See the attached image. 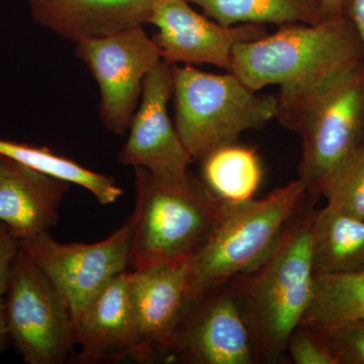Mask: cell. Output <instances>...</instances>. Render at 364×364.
<instances>
[{"instance_id":"obj_1","label":"cell","mask_w":364,"mask_h":364,"mask_svg":"<svg viewBox=\"0 0 364 364\" xmlns=\"http://www.w3.org/2000/svg\"><path fill=\"white\" fill-rule=\"evenodd\" d=\"M277 119L303 142L299 179L323 196L328 184L364 146V60L282 88Z\"/></svg>"},{"instance_id":"obj_2","label":"cell","mask_w":364,"mask_h":364,"mask_svg":"<svg viewBox=\"0 0 364 364\" xmlns=\"http://www.w3.org/2000/svg\"><path fill=\"white\" fill-rule=\"evenodd\" d=\"M314 210L306 200L267 257L229 282L250 333L256 363H282L289 336L312 301Z\"/></svg>"},{"instance_id":"obj_3","label":"cell","mask_w":364,"mask_h":364,"mask_svg":"<svg viewBox=\"0 0 364 364\" xmlns=\"http://www.w3.org/2000/svg\"><path fill=\"white\" fill-rule=\"evenodd\" d=\"M306 196L305 184L296 179L259 200L223 202L210 236L189 260L183 314L208 294L259 264L303 207Z\"/></svg>"},{"instance_id":"obj_4","label":"cell","mask_w":364,"mask_h":364,"mask_svg":"<svg viewBox=\"0 0 364 364\" xmlns=\"http://www.w3.org/2000/svg\"><path fill=\"white\" fill-rule=\"evenodd\" d=\"M135 229L129 270L189 261L210 236L223 203L188 173L177 179L134 167Z\"/></svg>"},{"instance_id":"obj_5","label":"cell","mask_w":364,"mask_h":364,"mask_svg":"<svg viewBox=\"0 0 364 364\" xmlns=\"http://www.w3.org/2000/svg\"><path fill=\"white\" fill-rule=\"evenodd\" d=\"M364 60V49L348 16L317 25L280 26L272 35L241 43L232 55L231 73L250 90L293 87Z\"/></svg>"},{"instance_id":"obj_6","label":"cell","mask_w":364,"mask_h":364,"mask_svg":"<svg viewBox=\"0 0 364 364\" xmlns=\"http://www.w3.org/2000/svg\"><path fill=\"white\" fill-rule=\"evenodd\" d=\"M176 129L193 160L235 143L277 117L279 100L259 95L233 73L172 65Z\"/></svg>"},{"instance_id":"obj_7","label":"cell","mask_w":364,"mask_h":364,"mask_svg":"<svg viewBox=\"0 0 364 364\" xmlns=\"http://www.w3.org/2000/svg\"><path fill=\"white\" fill-rule=\"evenodd\" d=\"M9 339L26 364H62L75 351L66 301L39 265L18 246L6 294Z\"/></svg>"},{"instance_id":"obj_8","label":"cell","mask_w":364,"mask_h":364,"mask_svg":"<svg viewBox=\"0 0 364 364\" xmlns=\"http://www.w3.org/2000/svg\"><path fill=\"white\" fill-rule=\"evenodd\" d=\"M135 215L104 240L92 244H62L44 232L18 246L49 277L70 310L73 322L97 291L129 270ZM75 328V327H74Z\"/></svg>"},{"instance_id":"obj_9","label":"cell","mask_w":364,"mask_h":364,"mask_svg":"<svg viewBox=\"0 0 364 364\" xmlns=\"http://www.w3.org/2000/svg\"><path fill=\"white\" fill-rule=\"evenodd\" d=\"M76 55L88 66L100 90V119L112 134L130 128L143 81L161 61V51L143 26L76 43Z\"/></svg>"},{"instance_id":"obj_10","label":"cell","mask_w":364,"mask_h":364,"mask_svg":"<svg viewBox=\"0 0 364 364\" xmlns=\"http://www.w3.org/2000/svg\"><path fill=\"white\" fill-rule=\"evenodd\" d=\"M165 360L256 363L250 333L229 284L208 294L183 314Z\"/></svg>"},{"instance_id":"obj_11","label":"cell","mask_w":364,"mask_h":364,"mask_svg":"<svg viewBox=\"0 0 364 364\" xmlns=\"http://www.w3.org/2000/svg\"><path fill=\"white\" fill-rule=\"evenodd\" d=\"M172 95V65L161 60L144 79L140 107L117 156L122 164L143 167L162 178L188 176L193 159L168 116L167 105Z\"/></svg>"},{"instance_id":"obj_12","label":"cell","mask_w":364,"mask_h":364,"mask_svg":"<svg viewBox=\"0 0 364 364\" xmlns=\"http://www.w3.org/2000/svg\"><path fill=\"white\" fill-rule=\"evenodd\" d=\"M148 23L158 28L153 40L163 61L171 65L210 64L228 71L231 70L237 45L267 35L262 25L225 26L208 20L189 6L188 0H162Z\"/></svg>"},{"instance_id":"obj_13","label":"cell","mask_w":364,"mask_h":364,"mask_svg":"<svg viewBox=\"0 0 364 364\" xmlns=\"http://www.w3.org/2000/svg\"><path fill=\"white\" fill-rule=\"evenodd\" d=\"M188 267L184 261L129 270L136 363L166 358L186 305Z\"/></svg>"},{"instance_id":"obj_14","label":"cell","mask_w":364,"mask_h":364,"mask_svg":"<svg viewBox=\"0 0 364 364\" xmlns=\"http://www.w3.org/2000/svg\"><path fill=\"white\" fill-rule=\"evenodd\" d=\"M129 270L97 291L74 321L77 359L82 364L135 358L136 330Z\"/></svg>"},{"instance_id":"obj_15","label":"cell","mask_w":364,"mask_h":364,"mask_svg":"<svg viewBox=\"0 0 364 364\" xmlns=\"http://www.w3.org/2000/svg\"><path fill=\"white\" fill-rule=\"evenodd\" d=\"M70 188L21 163L0 159V222L18 241L32 238L59 222V208Z\"/></svg>"},{"instance_id":"obj_16","label":"cell","mask_w":364,"mask_h":364,"mask_svg":"<svg viewBox=\"0 0 364 364\" xmlns=\"http://www.w3.org/2000/svg\"><path fill=\"white\" fill-rule=\"evenodd\" d=\"M162 0H28L33 21L64 39L105 37L143 26Z\"/></svg>"},{"instance_id":"obj_17","label":"cell","mask_w":364,"mask_h":364,"mask_svg":"<svg viewBox=\"0 0 364 364\" xmlns=\"http://www.w3.org/2000/svg\"><path fill=\"white\" fill-rule=\"evenodd\" d=\"M311 251L315 275L364 272V221L329 205L314 210Z\"/></svg>"},{"instance_id":"obj_18","label":"cell","mask_w":364,"mask_h":364,"mask_svg":"<svg viewBox=\"0 0 364 364\" xmlns=\"http://www.w3.org/2000/svg\"><path fill=\"white\" fill-rule=\"evenodd\" d=\"M225 26L317 25L328 20L320 0H188Z\"/></svg>"},{"instance_id":"obj_19","label":"cell","mask_w":364,"mask_h":364,"mask_svg":"<svg viewBox=\"0 0 364 364\" xmlns=\"http://www.w3.org/2000/svg\"><path fill=\"white\" fill-rule=\"evenodd\" d=\"M200 160L203 183L222 202L242 203L254 198L263 171L260 158L252 148L228 144Z\"/></svg>"},{"instance_id":"obj_20","label":"cell","mask_w":364,"mask_h":364,"mask_svg":"<svg viewBox=\"0 0 364 364\" xmlns=\"http://www.w3.org/2000/svg\"><path fill=\"white\" fill-rule=\"evenodd\" d=\"M0 154L53 178L81 186L104 205L116 203L123 195L114 177L85 168L70 158L55 154L47 147L0 139Z\"/></svg>"},{"instance_id":"obj_21","label":"cell","mask_w":364,"mask_h":364,"mask_svg":"<svg viewBox=\"0 0 364 364\" xmlns=\"http://www.w3.org/2000/svg\"><path fill=\"white\" fill-rule=\"evenodd\" d=\"M364 318V272L315 275L312 301L301 323L327 325Z\"/></svg>"},{"instance_id":"obj_22","label":"cell","mask_w":364,"mask_h":364,"mask_svg":"<svg viewBox=\"0 0 364 364\" xmlns=\"http://www.w3.org/2000/svg\"><path fill=\"white\" fill-rule=\"evenodd\" d=\"M323 196L337 212L364 221V146L333 177Z\"/></svg>"},{"instance_id":"obj_23","label":"cell","mask_w":364,"mask_h":364,"mask_svg":"<svg viewBox=\"0 0 364 364\" xmlns=\"http://www.w3.org/2000/svg\"><path fill=\"white\" fill-rule=\"evenodd\" d=\"M310 326L324 340L336 364H364V318Z\"/></svg>"},{"instance_id":"obj_24","label":"cell","mask_w":364,"mask_h":364,"mask_svg":"<svg viewBox=\"0 0 364 364\" xmlns=\"http://www.w3.org/2000/svg\"><path fill=\"white\" fill-rule=\"evenodd\" d=\"M287 354L296 364H336L317 330L301 323L289 336Z\"/></svg>"},{"instance_id":"obj_25","label":"cell","mask_w":364,"mask_h":364,"mask_svg":"<svg viewBox=\"0 0 364 364\" xmlns=\"http://www.w3.org/2000/svg\"><path fill=\"white\" fill-rule=\"evenodd\" d=\"M18 250V241L9 228L0 222V355L9 347V331L6 321V294L11 263Z\"/></svg>"},{"instance_id":"obj_26","label":"cell","mask_w":364,"mask_h":364,"mask_svg":"<svg viewBox=\"0 0 364 364\" xmlns=\"http://www.w3.org/2000/svg\"><path fill=\"white\" fill-rule=\"evenodd\" d=\"M346 13L358 33L364 49V0H349Z\"/></svg>"},{"instance_id":"obj_27","label":"cell","mask_w":364,"mask_h":364,"mask_svg":"<svg viewBox=\"0 0 364 364\" xmlns=\"http://www.w3.org/2000/svg\"><path fill=\"white\" fill-rule=\"evenodd\" d=\"M320 2L329 18H338L346 14L349 0H320Z\"/></svg>"},{"instance_id":"obj_28","label":"cell","mask_w":364,"mask_h":364,"mask_svg":"<svg viewBox=\"0 0 364 364\" xmlns=\"http://www.w3.org/2000/svg\"><path fill=\"white\" fill-rule=\"evenodd\" d=\"M1 157H2V155H1V154H0V159H1Z\"/></svg>"}]
</instances>
